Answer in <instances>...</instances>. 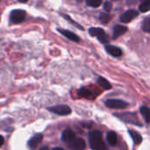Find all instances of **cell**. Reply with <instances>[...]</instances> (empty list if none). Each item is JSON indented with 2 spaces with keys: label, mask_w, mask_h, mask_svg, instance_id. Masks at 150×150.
Wrapping results in <instances>:
<instances>
[{
  "label": "cell",
  "mask_w": 150,
  "mask_h": 150,
  "mask_svg": "<svg viewBox=\"0 0 150 150\" xmlns=\"http://www.w3.org/2000/svg\"><path fill=\"white\" fill-rule=\"evenodd\" d=\"M91 148L93 150H105L106 146L103 142L102 134L99 131H92L89 134Z\"/></svg>",
  "instance_id": "1"
},
{
  "label": "cell",
  "mask_w": 150,
  "mask_h": 150,
  "mask_svg": "<svg viewBox=\"0 0 150 150\" xmlns=\"http://www.w3.org/2000/svg\"><path fill=\"white\" fill-rule=\"evenodd\" d=\"M114 115L118 119H120V120H122L127 124H131V125H134V126H142V125L141 123L139 118L137 117L136 113H134V112H121V113H115Z\"/></svg>",
  "instance_id": "2"
},
{
  "label": "cell",
  "mask_w": 150,
  "mask_h": 150,
  "mask_svg": "<svg viewBox=\"0 0 150 150\" xmlns=\"http://www.w3.org/2000/svg\"><path fill=\"white\" fill-rule=\"evenodd\" d=\"M89 33L91 36L97 37L98 40L102 43H106L108 42V37L105 31L102 28H98V27H92L89 30Z\"/></svg>",
  "instance_id": "3"
},
{
  "label": "cell",
  "mask_w": 150,
  "mask_h": 150,
  "mask_svg": "<svg viewBox=\"0 0 150 150\" xmlns=\"http://www.w3.org/2000/svg\"><path fill=\"white\" fill-rule=\"evenodd\" d=\"M105 105L111 109H125L128 106V104L120 99H107L105 101Z\"/></svg>",
  "instance_id": "4"
},
{
  "label": "cell",
  "mask_w": 150,
  "mask_h": 150,
  "mask_svg": "<svg viewBox=\"0 0 150 150\" xmlns=\"http://www.w3.org/2000/svg\"><path fill=\"white\" fill-rule=\"evenodd\" d=\"M25 18V11L23 10H14L11 12L10 19L13 24H19Z\"/></svg>",
  "instance_id": "5"
},
{
  "label": "cell",
  "mask_w": 150,
  "mask_h": 150,
  "mask_svg": "<svg viewBox=\"0 0 150 150\" xmlns=\"http://www.w3.org/2000/svg\"><path fill=\"white\" fill-rule=\"evenodd\" d=\"M48 111H50L54 113H56L58 115H68L71 112V109L68 105H64L49 107Z\"/></svg>",
  "instance_id": "6"
},
{
  "label": "cell",
  "mask_w": 150,
  "mask_h": 150,
  "mask_svg": "<svg viewBox=\"0 0 150 150\" xmlns=\"http://www.w3.org/2000/svg\"><path fill=\"white\" fill-rule=\"evenodd\" d=\"M139 15V12L135 10H128L120 16V21L123 23H128Z\"/></svg>",
  "instance_id": "7"
},
{
  "label": "cell",
  "mask_w": 150,
  "mask_h": 150,
  "mask_svg": "<svg viewBox=\"0 0 150 150\" xmlns=\"http://www.w3.org/2000/svg\"><path fill=\"white\" fill-rule=\"evenodd\" d=\"M69 147L71 150H83L85 149V142L81 138H75L69 143Z\"/></svg>",
  "instance_id": "8"
},
{
  "label": "cell",
  "mask_w": 150,
  "mask_h": 150,
  "mask_svg": "<svg viewBox=\"0 0 150 150\" xmlns=\"http://www.w3.org/2000/svg\"><path fill=\"white\" fill-rule=\"evenodd\" d=\"M42 139H43V135L41 134H35L33 137H32L30 140H29V142H28V147L30 148V149L31 150H34L37 147H38V145L40 143V142L42 141Z\"/></svg>",
  "instance_id": "9"
},
{
  "label": "cell",
  "mask_w": 150,
  "mask_h": 150,
  "mask_svg": "<svg viewBox=\"0 0 150 150\" xmlns=\"http://www.w3.org/2000/svg\"><path fill=\"white\" fill-rule=\"evenodd\" d=\"M105 50L108 54H110L112 56H114V57H120L122 55V50L115 46L107 45L105 46Z\"/></svg>",
  "instance_id": "10"
},
{
  "label": "cell",
  "mask_w": 150,
  "mask_h": 150,
  "mask_svg": "<svg viewBox=\"0 0 150 150\" xmlns=\"http://www.w3.org/2000/svg\"><path fill=\"white\" fill-rule=\"evenodd\" d=\"M58 31H59L63 36H65L66 38H68L69 40H72V41L78 42V41L80 40V38H79L76 34H75L74 33H72V32H70V31L62 30V29H58Z\"/></svg>",
  "instance_id": "11"
},
{
  "label": "cell",
  "mask_w": 150,
  "mask_h": 150,
  "mask_svg": "<svg viewBox=\"0 0 150 150\" xmlns=\"http://www.w3.org/2000/svg\"><path fill=\"white\" fill-rule=\"evenodd\" d=\"M76 138V135H75V133L70 130V129H66L63 133H62V139L63 142H67L68 144L69 142H71L74 139Z\"/></svg>",
  "instance_id": "12"
},
{
  "label": "cell",
  "mask_w": 150,
  "mask_h": 150,
  "mask_svg": "<svg viewBox=\"0 0 150 150\" xmlns=\"http://www.w3.org/2000/svg\"><path fill=\"white\" fill-rule=\"evenodd\" d=\"M127 31V28L126 26H123V25H117L113 28V35H112V38L113 39H117L118 37H120L122 34H124Z\"/></svg>",
  "instance_id": "13"
},
{
  "label": "cell",
  "mask_w": 150,
  "mask_h": 150,
  "mask_svg": "<svg viewBox=\"0 0 150 150\" xmlns=\"http://www.w3.org/2000/svg\"><path fill=\"white\" fill-rule=\"evenodd\" d=\"M128 133H129V134H130V136H131L132 140L134 141V144L139 145V144H141V143H142V142L143 141V139H142V135H141L139 133H137L136 131L129 130V131H128Z\"/></svg>",
  "instance_id": "14"
},
{
  "label": "cell",
  "mask_w": 150,
  "mask_h": 150,
  "mask_svg": "<svg viewBox=\"0 0 150 150\" xmlns=\"http://www.w3.org/2000/svg\"><path fill=\"white\" fill-rule=\"evenodd\" d=\"M107 142H108V144L110 146H112V147L116 146L117 142H118V138H117V134L115 132L111 131L107 134Z\"/></svg>",
  "instance_id": "15"
},
{
  "label": "cell",
  "mask_w": 150,
  "mask_h": 150,
  "mask_svg": "<svg viewBox=\"0 0 150 150\" xmlns=\"http://www.w3.org/2000/svg\"><path fill=\"white\" fill-rule=\"evenodd\" d=\"M140 112H141L142 115L143 116L145 121H146L148 124L150 123V108H149V107L146 106V105H143V106L141 107Z\"/></svg>",
  "instance_id": "16"
},
{
  "label": "cell",
  "mask_w": 150,
  "mask_h": 150,
  "mask_svg": "<svg viewBox=\"0 0 150 150\" xmlns=\"http://www.w3.org/2000/svg\"><path fill=\"white\" fill-rule=\"evenodd\" d=\"M98 84H99L101 87H103V88L105 89V90H110V89L112 88L111 83H110L105 78H104V77H102V76H99V77H98Z\"/></svg>",
  "instance_id": "17"
},
{
  "label": "cell",
  "mask_w": 150,
  "mask_h": 150,
  "mask_svg": "<svg viewBox=\"0 0 150 150\" xmlns=\"http://www.w3.org/2000/svg\"><path fill=\"white\" fill-rule=\"evenodd\" d=\"M99 18L101 20V22L103 24H107L108 22H110L111 18H112V16L108 13H101L100 16H99Z\"/></svg>",
  "instance_id": "18"
},
{
  "label": "cell",
  "mask_w": 150,
  "mask_h": 150,
  "mask_svg": "<svg viewBox=\"0 0 150 150\" xmlns=\"http://www.w3.org/2000/svg\"><path fill=\"white\" fill-rule=\"evenodd\" d=\"M78 93H79V95H80V96H82V97H84V98H91L92 97V93H91V92L89 90H87V89H84V88H82L81 90H79Z\"/></svg>",
  "instance_id": "19"
},
{
  "label": "cell",
  "mask_w": 150,
  "mask_h": 150,
  "mask_svg": "<svg viewBox=\"0 0 150 150\" xmlns=\"http://www.w3.org/2000/svg\"><path fill=\"white\" fill-rule=\"evenodd\" d=\"M86 4H87L89 6H91V7H95V8H97V7H98V6L101 5L102 0H87V1H86Z\"/></svg>",
  "instance_id": "20"
},
{
  "label": "cell",
  "mask_w": 150,
  "mask_h": 150,
  "mask_svg": "<svg viewBox=\"0 0 150 150\" xmlns=\"http://www.w3.org/2000/svg\"><path fill=\"white\" fill-rule=\"evenodd\" d=\"M142 30L146 33H150V18H148L144 20L142 24Z\"/></svg>",
  "instance_id": "21"
},
{
  "label": "cell",
  "mask_w": 150,
  "mask_h": 150,
  "mask_svg": "<svg viewBox=\"0 0 150 150\" xmlns=\"http://www.w3.org/2000/svg\"><path fill=\"white\" fill-rule=\"evenodd\" d=\"M140 10L143 12L148 11L150 10V2L149 1H143L142 4L140 5Z\"/></svg>",
  "instance_id": "22"
},
{
  "label": "cell",
  "mask_w": 150,
  "mask_h": 150,
  "mask_svg": "<svg viewBox=\"0 0 150 150\" xmlns=\"http://www.w3.org/2000/svg\"><path fill=\"white\" fill-rule=\"evenodd\" d=\"M104 9L106 11H110L112 10V4L109 3V2H105V4H104Z\"/></svg>",
  "instance_id": "23"
},
{
  "label": "cell",
  "mask_w": 150,
  "mask_h": 150,
  "mask_svg": "<svg viewBox=\"0 0 150 150\" xmlns=\"http://www.w3.org/2000/svg\"><path fill=\"white\" fill-rule=\"evenodd\" d=\"M63 16H64V18H67V19H68V20H69V22H71V23H72L73 25H76V26H78V28H80V29H83L81 25H78L77 23L74 22V21H73V20H72V19H71V18H70L69 17V16H67V15H63Z\"/></svg>",
  "instance_id": "24"
},
{
  "label": "cell",
  "mask_w": 150,
  "mask_h": 150,
  "mask_svg": "<svg viewBox=\"0 0 150 150\" xmlns=\"http://www.w3.org/2000/svg\"><path fill=\"white\" fill-rule=\"evenodd\" d=\"M4 137H3L2 135H0V147H2V146H3V144H4Z\"/></svg>",
  "instance_id": "25"
},
{
  "label": "cell",
  "mask_w": 150,
  "mask_h": 150,
  "mask_svg": "<svg viewBox=\"0 0 150 150\" xmlns=\"http://www.w3.org/2000/svg\"><path fill=\"white\" fill-rule=\"evenodd\" d=\"M53 150H65V149H63L62 148H54Z\"/></svg>",
  "instance_id": "26"
},
{
  "label": "cell",
  "mask_w": 150,
  "mask_h": 150,
  "mask_svg": "<svg viewBox=\"0 0 150 150\" xmlns=\"http://www.w3.org/2000/svg\"><path fill=\"white\" fill-rule=\"evenodd\" d=\"M40 150H48V148L47 147H43V148H41Z\"/></svg>",
  "instance_id": "27"
},
{
  "label": "cell",
  "mask_w": 150,
  "mask_h": 150,
  "mask_svg": "<svg viewBox=\"0 0 150 150\" xmlns=\"http://www.w3.org/2000/svg\"><path fill=\"white\" fill-rule=\"evenodd\" d=\"M18 2H20V3H25V2H27V0H18Z\"/></svg>",
  "instance_id": "28"
},
{
  "label": "cell",
  "mask_w": 150,
  "mask_h": 150,
  "mask_svg": "<svg viewBox=\"0 0 150 150\" xmlns=\"http://www.w3.org/2000/svg\"><path fill=\"white\" fill-rule=\"evenodd\" d=\"M143 1H149V2H150V0H142V2H143Z\"/></svg>",
  "instance_id": "29"
}]
</instances>
